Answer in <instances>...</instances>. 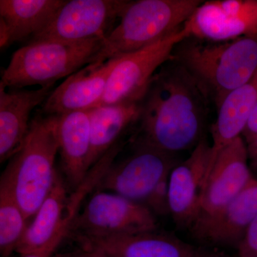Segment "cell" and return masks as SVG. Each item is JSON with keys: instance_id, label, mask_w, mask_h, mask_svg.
<instances>
[{"instance_id": "obj_1", "label": "cell", "mask_w": 257, "mask_h": 257, "mask_svg": "<svg viewBox=\"0 0 257 257\" xmlns=\"http://www.w3.org/2000/svg\"><path fill=\"white\" fill-rule=\"evenodd\" d=\"M209 100L197 79L171 59L153 76L140 101L134 143L171 155L194 149L204 138Z\"/></svg>"}, {"instance_id": "obj_2", "label": "cell", "mask_w": 257, "mask_h": 257, "mask_svg": "<svg viewBox=\"0 0 257 257\" xmlns=\"http://www.w3.org/2000/svg\"><path fill=\"white\" fill-rule=\"evenodd\" d=\"M172 59L197 79L219 108L257 70V36L226 42L189 37L176 47Z\"/></svg>"}, {"instance_id": "obj_3", "label": "cell", "mask_w": 257, "mask_h": 257, "mask_svg": "<svg viewBox=\"0 0 257 257\" xmlns=\"http://www.w3.org/2000/svg\"><path fill=\"white\" fill-rule=\"evenodd\" d=\"M199 0L130 1L104 39L94 63H102L145 48L169 36L194 14Z\"/></svg>"}, {"instance_id": "obj_4", "label": "cell", "mask_w": 257, "mask_h": 257, "mask_svg": "<svg viewBox=\"0 0 257 257\" xmlns=\"http://www.w3.org/2000/svg\"><path fill=\"white\" fill-rule=\"evenodd\" d=\"M104 40L28 42L12 56L0 83L13 89L35 85L54 87L60 79L94 63Z\"/></svg>"}, {"instance_id": "obj_5", "label": "cell", "mask_w": 257, "mask_h": 257, "mask_svg": "<svg viewBox=\"0 0 257 257\" xmlns=\"http://www.w3.org/2000/svg\"><path fill=\"white\" fill-rule=\"evenodd\" d=\"M58 152L55 116H36L30 123L23 148L6 168L28 220L35 216L52 188L57 173L55 164Z\"/></svg>"}, {"instance_id": "obj_6", "label": "cell", "mask_w": 257, "mask_h": 257, "mask_svg": "<svg viewBox=\"0 0 257 257\" xmlns=\"http://www.w3.org/2000/svg\"><path fill=\"white\" fill-rule=\"evenodd\" d=\"M155 214L145 204L114 193L97 191L74 218L69 234L102 237L155 231Z\"/></svg>"}, {"instance_id": "obj_7", "label": "cell", "mask_w": 257, "mask_h": 257, "mask_svg": "<svg viewBox=\"0 0 257 257\" xmlns=\"http://www.w3.org/2000/svg\"><path fill=\"white\" fill-rule=\"evenodd\" d=\"M253 177L247 145L239 137L216 154L209 167L197 218L191 226L194 234L200 238Z\"/></svg>"}, {"instance_id": "obj_8", "label": "cell", "mask_w": 257, "mask_h": 257, "mask_svg": "<svg viewBox=\"0 0 257 257\" xmlns=\"http://www.w3.org/2000/svg\"><path fill=\"white\" fill-rule=\"evenodd\" d=\"M189 37L183 25L160 41L119 57L99 105L141 101L153 76L172 58L176 47Z\"/></svg>"}, {"instance_id": "obj_9", "label": "cell", "mask_w": 257, "mask_h": 257, "mask_svg": "<svg viewBox=\"0 0 257 257\" xmlns=\"http://www.w3.org/2000/svg\"><path fill=\"white\" fill-rule=\"evenodd\" d=\"M127 0H70L30 41L82 42L105 39L128 5Z\"/></svg>"}, {"instance_id": "obj_10", "label": "cell", "mask_w": 257, "mask_h": 257, "mask_svg": "<svg viewBox=\"0 0 257 257\" xmlns=\"http://www.w3.org/2000/svg\"><path fill=\"white\" fill-rule=\"evenodd\" d=\"M134 144L133 153L119 163H113L96 188L142 203L146 202L177 164L174 155L144 144Z\"/></svg>"}, {"instance_id": "obj_11", "label": "cell", "mask_w": 257, "mask_h": 257, "mask_svg": "<svg viewBox=\"0 0 257 257\" xmlns=\"http://www.w3.org/2000/svg\"><path fill=\"white\" fill-rule=\"evenodd\" d=\"M190 37L226 42L257 36V0L203 2L184 24Z\"/></svg>"}, {"instance_id": "obj_12", "label": "cell", "mask_w": 257, "mask_h": 257, "mask_svg": "<svg viewBox=\"0 0 257 257\" xmlns=\"http://www.w3.org/2000/svg\"><path fill=\"white\" fill-rule=\"evenodd\" d=\"M212 149L203 138L188 158L172 169L169 177L170 214L177 224L192 226L197 218Z\"/></svg>"}, {"instance_id": "obj_13", "label": "cell", "mask_w": 257, "mask_h": 257, "mask_svg": "<svg viewBox=\"0 0 257 257\" xmlns=\"http://www.w3.org/2000/svg\"><path fill=\"white\" fill-rule=\"evenodd\" d=\"M119 57L92 63L79 69L55 88L44 104L46 116L88 111L99 106L105 93L111 71Z\"/></svg>"}, {"instance_id": "obj_14", "label": "cell", "mask_w": 257, "mask_h": 257, "mask_svg": "<svg viewBox=\"0 0 257 257\" xmlns=\"http://www.w3.org/2000/svg\"><path fill=\"white\" fill-rule=\"evenodd\" d=\"M53 87L37 89H10L0 83V161L13 158L23 148L29 131L30 117L36 106L43 104Z\"/></svg>"}, {"instance_id": "obj_15", "label": "cell", "mask_w": 257, "mask_h": 257, "mask_svg": "<svg viewBox=\"0 0 257 257\" xmlns=\"http://www.w3.org/2000/svg\"><path fill=\"white\" fill-rule=\"evenodd\" d=\"M74 239L83 249L111 257H203L190 245L173 236L157 234L156 231Z\"/></svg>"}, {"instance_id": "obj_16", "label": "cell", "mask_w": 257, "mask_h": 257, "mask_svg": "<svg viewBox=\"0 0 257 257\" xmlns=\"http://www.w3.org/2000/svg\"><path fill=\"white\" fill-rule=\"evenodd\" d=\"M53 116L62 169L69 184L76 189L91 170L92 137L89 110Z\"/></svg>"}, {"instance_id": "obj_17", "label": "cell", "mask_w": 257, "mask_h": 257, "mask_svg": "<svg viewBox=\"0 0 257 257\" xmlns=\"http://www.w3.org/2000/svg\"><path fill=\"white\" fill-rule=\"evenodd\" d=\"M65 0H1L0 46L32 39L46 28Z\"/></svg>"}, {"instance_id": "obj_18", "label": "cell", "mask_w": 257, "mask_h": 257, "mask_svg": "<svg viewBox=\"0 0 257 257\" xmlns=\"http://www.w3.org/2000/svg\"><path fill=\"white\" fill-rule=\"evenodd\" d=\"M257 101V70L247 82L225 98L211 128L212 160L221 150L241 137Z\"/></svg>"}, {"instance_id": "obj_19", "label": "cell", "mask_w": 257, "mask_h": 257, "mask_svg": "<svg viewBox=\"0 0 257 257\" xmlns=\"http://www.w3.org/2000/svg\"><path fill=\"white\" fill-rule=\"evenodd\" d=\"M92 150L91 169L111 147L119 143L125 132L138 123L140 101L101 104L89 109Z\"/></svg>"}, {"instance_id": "obj_20", "label": "cell", "mask_w": 257, "mask_h": 257, "mask_svg": "<svg viewBox=\"0 0 257 257\" xmlns=\"http://www.w3.org/2000/svg\"><path fill=\"white\" fill-rule=\"evenodd\" d=\"M257 217V179L247 185L213 221L200 238L214 244L236 245Z\"/></svg>"}, {"instance_id": "obj_21", "label": "cell", "mask_w": 257, "mask_h": 257, "mask_svg": "<svg viewBox=\"0 0 257 257\" xmlns=\"http://www.w3.org/2000/svg\"><path fill=\"white\" fill-rule=\"evenodd\" d=\"M69 198L65 182L57 172L50 194L25 230L17 253L24 256L35 252L52 239L68 209Z\"/></svg>"}, {"instance_id": "obj_22", "label": "cell", "mask_w": 257, "mask_h": 257, "mask_svg": "<svg viewBox=\"0 0 257 257\" xmlns=\"http://www.w3.org/2000/svg\"><path fill=\"white\" fill-rule=\"evenodd\" d=\"M28 219L19 204L9 172L5 170L0 182V253L9 257L28 227Z\"/></svg>"}, {"instance_id": "obj_23", "label": "cell", "mask_w": 257, "mask_h": 257, "mask_svg": "<svg viewBox=\"0 0 257 257\" xmlns=\"http://www.w3.org/2000/svg\"><path fill=\"white\" fill-rule=\"evenodd\" d=\"M77 214V211L75 209H69L52 239L35 252L24 255L21 257H54L57 248L59 247L64 238L68 236L71 225Z\"/></svg>"}, {"instance_id": "obj_24", "label": "cell", "mask_w": 257, "mask_h": 257, "mask_svg": "<svg viewBox=\"0 0 257 257\" xmlns=\"http://www.w3.org/2000/svg\"><path fill=\"white\" fill-rule=\"evenodd\" d=\"M170 177V176H169ZM169 177L159 184L146 200V206L152 212L166 214L170 213L169 208Z\"/></svg>"}, {"instance_id": "obj_25", "label": "cell", "mask_w": 257, "mask_h": 257, "mask_svg": "<svg viewBox=\"0 0 257 257\" xmlns=\"http://www.w3.org/2000/svg\"><path fill=\"white\" fill-rule=\"evenodd\" d=\"M237 247L240 257H257V217L248 226Z\"/></svg>"}, {"instance_id": "obj_26", "label": "cell", "mask_w": 257, "mask_h": 257, "mask_svg": "<svg viewBox=\"0 0 257 257\" xmlns=\"http://www.w3.org/2000/svg\"><path fill=\"white\" fill-rule=\"evenodd\" d=\"M241 137L246 145L252 143L257 138V101Z\"/></svg>"}, {"instance_id": "obj_27", "label": "cell", "mask_w": 257, "mask_h": 257, "mask_svg": "<svg viewBox=\"0 0 257 257\" xmlns=\"http://www.w3.org/2000/svg\"><path fill=\"white\" fill-rule=\"evenodd\" d=\"M54 257H111L105 253L99 252V251H92V250L82 249L74 252L60 253L56 254Z\"/></svg>"}, {"instance_id": "obj_28", "label": "cell", "mask_w": 257, "mask_h": 257, "mask_svg": "<svg viewBox=\"0 0 257 257\" xmlns=\"http://www.w3.org/2000/svg\"><path fill=\"white\" fill-rule=\"evenodd\" d=\"M247 150L250 168L257 172V138L247 145Z\"/></svg>"}]
</instances>
